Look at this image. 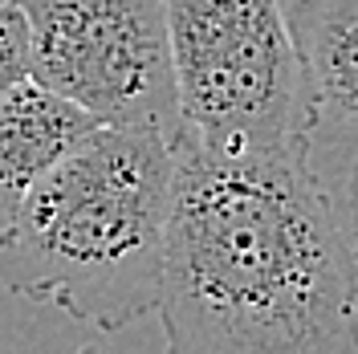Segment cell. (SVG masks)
<instances>
[{
  "label": "cell",
  "mask_w": 358,
  "mask_h": 354,
  "mask_svg": "<svg viewBox=\"0 0 358 354\" xmlns=\"http://www.w3.org/2000/svg\"><path fill=\"white\" fill-rule=\"evenodd\" d=\"M159 281L176 354H358V248L310 143L171 139Z\"/></svg>",
  "instance_id": "1"
},
{
  "label": "cell",
  "mask_w": 358,
  "mask_h": 354,
  "mask_svg": "<svg viewBox=\"0 0 358 354\" xmlns=\"http://www.w3.org/2000/svg\"><path fill=\"white\" fill-rule=\"evenodd\" d=\"M171 139L94 127L24 196L0 241V281L90 330L155 313L171 208Z\"/></svg>",
  "instance_id": "2"
},
{
  "label": "cell",
  "mask_w": 358,
  "mask_h": 354,
  "mask_svg": "<svg viewBox=\"0 0 358 354\" xmlns=\"http://www.w3.org/2000/svg\"><path fill=\"white\" fill-rule=\"evenodd\" d=\"M179 131L216 147L310 143L322 106L281 0H167Z\"/></svg>",
  "instance_id": "3"
},
{
  "label": "cell",
  "mask_w": 358,
  "mask_h": 354,
  "mask_svg": "<svg viewBox=\"0 0 358 354\" xmlns=\"http://www.w3.org/2000/svg\"><path fill=\"white\" fill-rule=\"evenodd\" d=\"M29 21V78L102 127L179 134L167 0H17Z\"/></svg>",
  "instance_id": "4"
},
{
  "label": "cell",
  "mask_w": 358,
  "mask_h": 354,
  "mask_svg": "<svg viewBox=\"0 0 358 354\" xmlns=\"http://www.w3.org/2000/svg\"><path fill=\"white\" fill-rule=\"evenodd\" d=\"M94 127H102L94 114L33 78L0 94V241L17 224L24 196Z\"/></svg>",
  "instance_id": "5"
},
{
  "label": "cell",
  "mask_w": 358,
  "mask_h": 354,
  "mask_svg": "<svg viewBox=\"0 0 358 354\" xmlns=\"http://www.w3.org/2000/svg\"><path fill=\"white\" fill-rule=\"evenodd\" d=\"M285 17L322 114L358 118V0H289Z\"/></svg>",
  "instance_id": "6"
},
{
  "label": "cell",
  "mask_w": 358,
  "mask_h": 354,
  "mask_svg": "<svg viewBox=\"0 0 358 354\" xmlns=\"http://www.w3.org/2000/svg\"><path fill=\"white\" fill-rule=\"evenodd\" d=\"M29 78V21L17 0H0V94Z\"/></svg>",
  "instance_id": "7"
},
{
  "label": "cell",
  "mask_w": 358,
  "mask_h": 354,
  "mask_svg": "<svg viewBox=\"0 0 358 354\" xmlns=\"http://www.w3.org/2000/svg\"><path fill=\"white\" fill-rule=\"evenodd\" d=\"M346 220H350V236H355V248H358V163L350 171V183H346Z\"/></svg>",
  "instance_id": "8"
}]
</instances>
